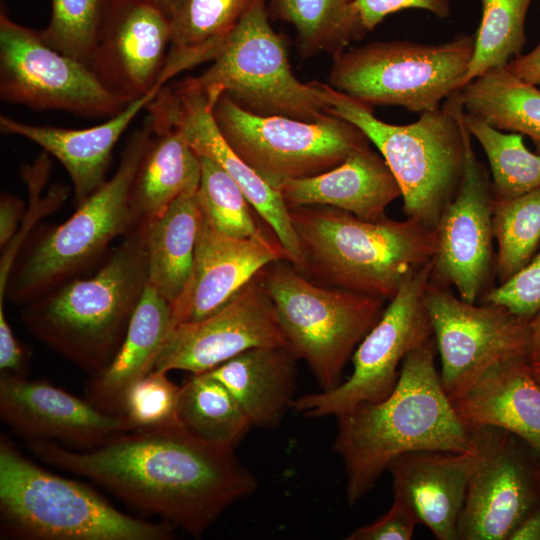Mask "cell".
<instances>
[{
	"label": "cell",
	"mask_w": 540,
	"mask_h": 540,
	"mask_svg": "<svg viewBox=\"0 0 540 540\" xmlns=\"http://www.w3.org/2000/svg\"><path fill=\"white\" fill-rule=\"evenodd\" d=\"M154 134L131 187V205L141 219L159 216L200 181V158L184 135L176 128Z\"/></svg>",
	"instance_id": "30"
},
{
	"label": "cell",
	"mask_w": 540,
	"mask_h": 540,
	"mask_svg": "<svg viewBox=\"0 0 540 540\" xmlns=\"http://www.w3.org/2000/svg\"><path fill=\"white\" fill-rule=\"evenodd\" d=\"M282 261L258 276L290 349L307 363L321 389L331 390L342 382L347 361L380 318L385 300L321 287Z\"/></svg>",
	"instance_id": "9"
},
{
	"label": "cell",
	"mask_w": 540,
	"mask_h": 540,
	"mask_svg": "<svg viewBox=\"0 0 540 540\" xmlns=\"http://www.w3.org/2000/svg\"><path fill=\"white\" fill-rule=\"evenodd\" d=\"M267 10L272 18L295 27L302 58L321 51L335 56L367 32L356 0H270Z\"/></svg>",
	"instance_id": "32"
},
{
	"label": "cell",
	"mask_w": 540,
	"mask_h": 540,
	"mask_svg": "<svg viewBox=\"0 0 540 540\" xmlns=\"http://www.w3.org/2000/svg\"><path fill=\"white\" fill-rule=\"evenodd\" d=\"M0 418L25 439H57L78 449L135 430L121 414L105 412L45 380L1 372Z\"/></svg>",
	"instance_id": "20"
},
{
	"label": "cell",
	"mask_w": 540,
	"mask_h": 540,
	"mask_svg": "<svg viewBox=\"0 0 540 540\" xmlns=\"http://www.w3.org/2000/svg\"><path fill=\"white\" fill-rule=\"evenodd\" d=\"M179 394L180 386L172 382L167 373L152 371L129 387L120 414L134 429L180 424Z\"/></svg>",
	"instance_id": "39"
},
{
	"label": "cell",
	"mask_w": 540,
	"mask_h": 540,
	"mask_svg": "<svg viewBox=\"0 0 540 540\" xmlns=\"http://www.w3.org/2000/svg\"><path fill=\"white\" fill-rule=\"evenodd\" d=\"M213 115L230 147L278 191L287 181L338 166L370 142L358 127L333 114L318 122L260 116L225 93L215 102Z\"/></svg>",
	"instance_id": "11"
},
{
	"label": "cell",
	"mask_w": 540,
	"mask_h": 540,
	"mask_svg": "<svg viewBox=\"0 0 540 540\" xmlns=\"http://www.w3.org/2000/svg\"><path fill=\"white\" fill-rule=\"evenodd\" d=\"M437 353L433 336L404 358L388 397L359 404L336 417L333 450L344 464L349 505L369 493L400 454L478 451L477 429L460 420L442 386Z\"/></svg>",
	"instance_id": "2"
},
{
	"label": "cell",
	"mask_w": 540,
	"mask_h": 540,
	"mask_svg": "<svg viewBox=\"0 0 540 540\" xmlns=\"http://www.w3.org/2000/svg\"><path fill=\"white\" fill-rule=\"evenodd\" d=\"M221 94L218 89L200 87L194 77L162 87L146 106L153 129H178L198 155L225 170L270 226L288 261L301 271L303 256L288 205L278 190L237 155L217 126L213 106Z\"/></svg>",
	"instance_id": "15"
},
{
	"label": "cell",
	"mask_w": 540,
	"mask_h": 540,
	"mask_svg": "<svg viewBox=\"0 0 540 540\" xmlns=\"http://www.w3.org/2000/svg\"><path fill=\"white\" fill-rule=\"evenodd\" d=\"M475 34L442 43L372 42L333 56L330 86L357 102L400 106L422 114L459 91L471 62Z\"/></svg>",
	"instance_id": "8"
},
{
	"label": "cell",
	"mask_w": 540,
	"mask_h": 540,
	"mask_svg": "<svg viewBox=\"0 0 540 540\" xmlns=\"http://www.w3.org/2000/svg\"><path fill=\"white\" fill-rule=\"evenodd\" d=\"M1 538L168 540L171 525L127 515L90 486L56 475L0 437Z\"/></svg>",
	"instance_id": "6"
},
{
	"label": "cell",
	"mask_w": 540,
	"mask_h": 540,
	"mask_svg": "<svg viewBox=\"0 0 540 540\" xmlns=\"http://www.w3.org/2000/svg\"><path fill=\"white\" fill-rule=\"evenodd\" d=\"M465 111L494 128L528 136L540 154V89L506 66L488 70L459 90Z\"/></svg>",
	"instance_id": "31"
},
{
	"label": "cell",
	"mask_w": 540,
	"mask_h": 540,
	"mask_svg": "<svg viewBox=\"0 0 540 540\" xmlns=\"http://www.w3.org/2000/svg\"><path fill=\"white\" fill-rule=\"evenodd\" d=\"M412 507L401 498L394 497L390 509L372 523L352 531L347 540H410L418 524Z\"/></svg>",
	"instance_id": "42"
},
{
	"label": "cell",
	"mask_w": 540,
	"mask_h": 540,
	"mask_svg": "<svg viewBox=\"0 0 540 540\" xmlns=\"http://www.w3.org/2000/svg\"><path fill=\"white\" fill-rule=\"evenodd\" d=\"M198 185L180 194L159 216L147 219L148 284L174 306L190 281L201 212Z\"/></svg>",
	"instance_id": "28"
},
{
	"label": "cell",
	"mask_w": 540,
	"mask_h": 540,
	"mask_svg": "<svg viewBox=\"0 0 540 540\" xmlns=\"http://www.w3.org/2000/svg\"><path fill=\"white\" fill-rule=\"evenodd\" d=\"M259 346L289 345L257 274L211 315L175 325L167 334L152 371L204 373Z\"/></svg>",
	"instance_id": "17"
},
{
	"label": "cell",
	"mask_w": 540,
	"mask_h": 540,
	"mask_svg": "<svg viewBox=\"0 0 540 540\" xmlns=\"http://www.w3.org/2000/svg\"><path fill=\"white\" fill-rule=\"evenodd\" d=\"M279 192L288 207L328 206L368 221L387 217L389 204L401 197L385 160L369 145L324 173L283 183Z\"/></svg>",
	"instance_id": "25"
},
{
	"label": "cell",
	"mask_w": 540,
	"mask_h": 540,
	"mask_svg": "<svg viewBox=\"0 0 540 540\" xmlns=\"http://www.w3.org/2000/svg\"><path fill=\"white\" fill-rule=\"evenodd\" d=\"M26 445L43 462L90 478L195 538L257 486L234 446L201 439L180 424L120 432L83 451L47 439Z\"/></svg>",
	"instance_id": "1"
},
{
	"label": "cell",
	"mask_w": 540,
	"mask_h": 540,
	"mask_svg": "<svg viewBox=\"0 0 540 540\" xmlns=\"http://www.w3.org/2000/svg\"><path fill=\"white\" fill-rule=\"evenodd\" d=\"M318 82V81H317ZM331 114L358 127L378 149L395 177L406 218L430 229L455 196L464 172L465 127L459 91L417 121L397 125L373 109L318 82Z\"/></svg>",
	"instance_id": "5"
},
{
	"label": "cell",
	"mask_w": 540,
	"mask_h": 540,
	"mask_svg": "<svg viewBox=\"0 0 540 540\" xmlns=\"http://www.w3.org/2000/svg\"><path fill=\"white\" fill-rule=\"evenodd\" d=\"M426 305L441 361V383L451 400L495 364L528 357V320L506 308L465 301L431 280Z\"/></svg>",
	"instance_id": "14"
},
{
	"label": "cell",
	"mask_w": 540,
	"mask_h": 540,
	"mask_svg": "<svg viewBox=\"0 0 540 540\" xmlns=\"http://www.w3.org/2000/svg\"><path fill=\"white\" fill-rule=\"evenodd\" d=\"M529 347L528 358L530 362L540 363V309L528 320Z\"/></svg>",
	"instance_id": "48"
},
{
	"label": "cell",
	"mask_w": 540,
	"mask_h": 540,
	"mask_svg": "<svg viewBox=\"0 0 540 540\" xmlns=\"http://www.w3.org/2000/svg\"><path fill=\"white\" fill-rule=\"evenodd\" d=\"M257 0H181L170 17L171 45L160 83L213 61Z\"/></svg>",
	"instance_id": "29"
},
{
	"label": "cell",
	"mask_w": 540,
	"mask_h": 540,
	"mask_svg": "<svg viewBox=\"0 0 540 540\" xmlns=\"http://www.w3.org/2000/svg\"><path fill=\"white\" fill-rule=\"evenodd\" d=\"M23 214V201L4 193L0 198V246L5 248L17 233Z\"/></svg>",
	"instance_id": "45"
},
{
	"label": "cell",
	"mask_w": 540,
	"mask_h": 540,
	"mask_svg": "<svg viewBox=\"0 0 540 540\" xmlns=\"http://www.w3.org/2000/svg\"><path fill=\"white\" fill-rule=\"evenodd\" d=\"M476 429V452L410 451L396 456L387 467L394 497L407 502L418 522L438 540H458L468 486L485 456L480 428Z\"/></svg>",
	"instance_id": "22"
},
{
	"label": "cell",
	"mask_w": 540,
	"mask_h": 540,
	"mask_svg": "<svg viewBox=\"0 0 540 540\" xmlns=\"http://www.w3.org/2000/svg\"><path fill=\"white\" fill-rule=\"evenodd\" d=\"M161 10L169 18L173 15L181 0H143Z\"/></svg>",
	"instance_id": "49"
},
{
	"label": "cell",
	"mask_w": 540,
	"mask_h": 540,
	"mask_svg": "<svg viewBox=\"0 0 540 540\" xmlns=\"http://www.w3.org/2000/svg\"><path fill=\"white\" fill-rule=\"evenodd\" d=\"M432 261L405 281L352 355L353 371L331 390L293 399L306 417L339 416L359 404L377 402L394 390L404 358L434 336L426 305Z\"/></svg>",
	"instance_id": "12"
},
{
	"label": "cell",
	"mask_w": 540,
	"mask_h": 540,
	"mask_svg": "<svg viewBox=\"0 0 540 540\" xmlns=\"http://www.w3.org/2000/svg\"><path fill=\"white\" fill-rule=\"evenodd\" d=\"M109 0H51V17L40 30L55 50L89 66Z\"/></svg>",
	"instance_id": "38"
},
{
	"label": "cell",
	"mask_w": 540,
	"mask_h": 540,
	"mask_svg": "<svg viewBox=\"0 0 540 540\" xmlns=\"http://www.w3.org/2000/svg\"><path fill=\"white\" fill-rule=\"evenodd\" d=\"M508 540H540V501L519 521Z\"/></svg>",
	"instance_id": "47"
},
{
	"label": "cell",
	"mask_w": 540,
	"mask_h": 540,
	"mask_svg": "<svg viewBox=\"0 0 540 540\" xmlns=\"http://www.w3.org/2000/svg\"><path fill=\"white\" fill-rule=\"evenodd\" d=\"M461 120L486 155L494 199L512 198L540 188V154L525 146L522 134L498 130L464 108Z\"/></svg>",
	"instance_id": "34"
},
{
	"label": "cell",
	"mask_w": 540,
	"mask_h": 540,
	"mask_svg": "<svg viewBox=\"0 0 540 540\" xmlns=\"http://www.w3.org/2000/svg\"><path fill=\"white\" fill-rule=\"evenodd\" d=\"M177 413L180 425L191 434L234 447L252 427L231 392L208 372L184 380Z\"/></svg>",
	"instance_id": "33"
},
{
	"label": "cell",
	"mask_w": 540,
	"mask_h": 540,
	"mask_svg": "<svg viewBox=\"0 0 540 540\" xmlns=\"http://www.w3.org/2000/svg\"><path fill=\"white\" fill-rule=\"evenodd\" d=\"M0 99L35 110L92 118L112 117L130 103L108 91L88 65L55 50L40 30L16 23L3 9Z\"/></svg>",
	"instance_id": "13"
},
{
	"label": "cell",
	"mask_w": 540,
	"mask_h": 540,
	"mask_svg": "<svg viewBox=\"0 0 540 540\" xmlns=\"http://www.w3.org/2000/svg\"><path fill=\"white\" fill-rule=\"evenodd\" d=\"M471 138L465 128L464 172L434 229L437 249L430 280L476 303L495 279L494 194L490 171L478 160Z\"/></svg>",
	"instance_id": "16"
},
{
	"label": "cell",
	"mask_w": 540,
	"mask_h": 540,
	"mask_svg": "<svg viewBox=\"0 0 540 540\" xmlns=\"http://www.w3.org/2000/svg\"><path fill=\"white\" fill-rule=\"evenodd\" d=\"M194 79L256 115L307 122L331 115L318 82L304 83L293 74L284 41L269 22L266 0L254 3L213 63Z\"/></svg>",
	"instance_id": "10"
},
{
	"label": "cell",
	"mask_w": 540,
	"mask_h": 540,
	"mask_svg": "<svg viewBox=\"0 0 540 540\" xmlns=\"http://www.w3.org/2000/svg\"><path fill=\"white\" fill-rule=\"evenodd\" d=\"M153 134L148 115L128 139L114 175L70 218L32 242L11 270L6 288L11 302L26 305L78 278L140 222L131 205V187Z\"/></svg>",
	"instance_id": "7"
},
{
	"label": "cell",
	"mask_w": 540,
	"mask_h": 540,
	"mask_svg": "<svg viewBox=\"0 0 540 540\" xmlns=\"http://www.w3.org/2000/svg\"><path fill=\"white\" fill-rule=\"evenodd\" d=\"M483 462L472 476L458 520V540H508L540 501V458L519 438L481 427Z\"/></svg>",
	"instance_id": "18"
},
{
	"label": "cell",
	"mask_w": 540,
	"mask_h": 540,
	"mask_svg": "<svg viewBox=\"0 0 540 540\" xmlns=\"http://www.w3.org/2000/svg\"><path fill=\"white\" fill-rule=\"evenodd\" d=\"M356 6L366 31L374 29L388 15L405 9L425 10L442 19L451 13V0H356Z\"/></svg>",
	"instance_id": "43"
},
{
	"label": "cell",
	"mask_w": 540,
	"mask_h": 540,
	"mask_svg": "<svg viewBox=\"0 0 540 540\" xmlns=\"http://www.w3.org/2000/svg\"><path fill=\"white\" fill-rule=\"evenodd\" d=\"M171 45L170 18L143 0H109L89 67L111 93L136 100L160 83Z\"/></svg>",
	"instance_id": "19"
},
{
	"label": "cell",
	"mask_w": 540,
	"mask_h": 540,
	"mask_svg": "<svg viewBox=\"0 0 540 540\" xmlns=\"http://www.w3.org/2000/svg\"><path fill=\"white\" fill-rule=\"evenodd\" d=\"M493 235L495 278L500 284L525 267L540 247V188L494 199Z\"/></svg>",
	"instance_id": "35"
},
{
	"label": "cell",
	"mask_w": 540,
	"mask_h": 540,
	"mask_svg": "<svg viewBox=\"0 0 540 540\" xmlns=\"http://www.w3.org/2000/svg\"><path fill=\"white\" fill-rule=\"evenodd\" d=\"M297 359L289 346H259L207 372L231 392L252 427L271 429L294 399Z\"/></svg>",
	"instance_id": "26"
},
{
	"label": "cell",
	"mask_w": 540,
	"mask_h": 540,
	"mask_svg": "<svg viewBox=\"0 0 540 540\" xmlns=\"http://www.w3.org/2000/svg\"><path fill=\"white\" fill-rule=\"evenodd\" d=\"M531 370L536 380L540 383V363L531 362Z\"/></svg>",
	"instance_id": "50"
},
{
	"label": "cell",
	"mask_w": 540,
	"mask_h": 540,
	"mask_svg": "<svg viewBox=\"0 0 540 540\" xmlns=\"http://www.w3.org/2000/svg\"><path fill=\"white\" fill-rule=\"evenodd\" d=\"M482 17L463 86L490 69L507 65L526 44L525 19L532 0H480Z\"/></svg>",
	"instance_id": "36"
},
{
	"label": "cell",
	"mask_w": 540,
	"mask_h": 540,
	"mask_svg": "<svg viewBox=\"0 0 540 540\" xmlns=\"http://www.w3.org/2000/svg\"><path fill=\"white\" fill-rule=\"evenodd\" d=\"M469 428L492 427L523 441L540 458V383L528 357L502 361L452 399Z\"/></svg>",
	"instance_id": "23"
},
{
	"label": "cell",
	"mask_w": 540,
	"mask_h": 540,
	"mask_svg": "<svg viewBox=\"0 0 540 540\" xmlns=\"http://www.w3.org/2000/svg\"><path fill=\"white\" fill-rule=\"evenodd\" d=\"M161 88H154L130 102L119 113L96 126L67 129L28 124L1 115L0 130L4 134L21 136L34 142L58 160L71 178L78 205L106 182L115 144Z\"/></svg>",
	"instance_id": "24"
},
{
	"label": "cell",
	"mask_w": 540,
	"mask_h": 540,
	"mask_svg": "<svg viewBox=\"0 0 540 540\" xmlns=\"http://www.w3.org/2000/svg\"><path fill=\"white\" fill-rule=\"evenodd\" d=\"M303 269L348 291L391 300L433 260L434 229L406 218L368 221L328 206H291Z\"/></svg>",
	"instance_id": "4"
},
{
	"label": "cell",
	"mask_w": 540,
	"mask_h": 540,
	"mask_svg": "<svg viewBox=\"0 0 540 540\" xmlns=\"http://www.w3.org/2000/svg\"><path fill=\"white\" fill-rule=\"evenodd\" d=\"M27 353L10 327L4 305H0V370L25 375Z\"/></svg>",
	"instance_id": "44"
},
{
	"label": "cell",
	"mask_w": 540,
	"mask_h": 540,
	"mask_svg": "<svg viewBox=\"0 0 540 540\" xmlns=\"http://www.w3.org/2000/svg\"><path fill=\"white\" fill-rule=\"evenodd\" d=\"M279 260L288 261L278 241L264 233L250 238L226 235L201 214L191 278L173 306L172 328L211 315L264 267Z\"/></svg>",
	"instance_id": "21"
},
{
	"label": "cell",
	"mask_w": 540,
	"mask_h": 540,
	"mask_svg": "<svg viewBox=\"0 0 540 540\" xmlns=\"http://www.w3.org/2000/svg\"><path fill=\"white\" fill-rule=\"evenodd\" d=\"M505 66L525 82L540 85V43L529 53H521Z\"/></svg>",
	"instance_id": "46"
},
{
	"label": "cell",
	"mask_w": 540,
	"mask_h": 540,
	"mask_svg": "<svg viewBox=\"0 0 540 540\" xmlns=\"http://www.w3.org/2000/svg\"><path fill=\"white\" fill-rule=\"evenodd\" d=\"M172 319L171 303L147 283L114 359L88 380V400L105 412L120 414L129 387L153 370Z\"/></svg>",
	"instance_id": "27"
},
{
	"label": "cell",
	"mask_w": 540,
	"mask_h": 540,
	"mask_svg": "<svg viewBox=\"0 0 540 540\" xmlns=\"http://www.w3.org/2000/svg\"><path fill=\"white\" fill-rule=\"evenodd\" d=\"M480 302L504 307L529 320L540 309V247L525 267L507 281L493 286Z\"/></svg>",
	"instance_id": "41"
},
{
	"label": "cell",
	"mask_w": 540,
	"mask_h": 540,
	"mask_svg": "<svg viewBox=\"0 0 540 540\" xmlns=\"http://www.w3.org/2000/svg\"><path fill=\"white\" fill-rule=\"evenodd\" d=\"M51 170L50 155L47 152L41 153L31 165H23L21 174L27 184L30 196V207L33 213L29 215L28 222L25 221L16 233L14 238L4 248L0 266V296L4 297L11 270L15 264L16 257L20 251L28 230L43 212L55 210L66 199L69 190L62 185L52 187L49 192L41 197Z\"/></svg>",
	"instance_id": "40"
},
{
	"label": "cell",
	"mask_w": 540,
	"mask_h": 540,
	"mask_svg": "<svg viewBox=\"0 0 540 540\" xmlns=\"http://www.w3.org/2000/svg\"><path fill=\"white\" fill-rule=\"evenodd\" d=\"M196 198L202 216L218 231L236 238L263 234L250 211V203L237 183L217 163L200 156Z\"/></svg>",
	"instance_id": "37"
},
{
	"label": "cell",
	"mask_w": 540,
	"mask_h": 540,
	"mask_svg": "<svg viewBox=\"0 0 540 540\" xmlns=\"http://www.w3.org/2000/svg\"><path fill=\"white\" fill-rule=\"evenodd\" d=\"M148 220L124 237L92 276L24 305L27 330L84 371L104 370L120 349L148 283Z\"/></svg>",
	"instance_id": "3"
}]
</instances>
